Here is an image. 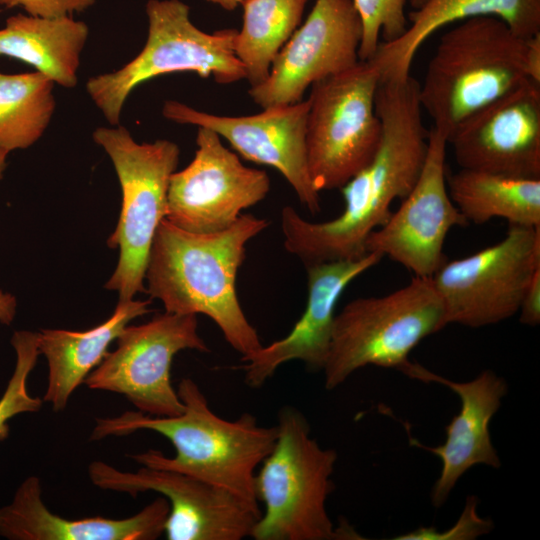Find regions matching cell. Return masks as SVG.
I'll return each instance as SVG.
<instances>
[{"mask_svg":"<svg viewBox=\"0 0 540 540\" xmlns=\"http://www.w3.org/2000/svg\"><path fill=\"white\" fill-rule=\"evenodd\" d=\"M477 499L467 498L462 515L457 523L448 531L438 532L434 528H419L407 534L396 537L399 540H428V539H475L487 534L493 528L490 520L480 518L476 512Z\"/></svg>","mask_w":540,"mask_h":540,"instance_id":"obj_29","label":"cell"},{"mask_svg":"<svg viewBox=\"0 0 540 540\" xmlns=\"http://www.w3.org/2000/svg\"><path fill=\"white\" fill-rule=\"evenodd\" d=\"M117 348L84 380L93 390L123 395L138 411L155 417L177 416L183 403L171 382L174 356L191 349L209 352L195 314L165 312L141 325H127Z\"/></svg>","mask_w":540,"mask_h":540,"instance_id":"obj_11","label":"cell"},{"mask_svg":"<svg viewBox=\"0 0 540 540\" xmlns=\"http://www.w3.org/2000/svg\"><path fill=\"white\" fill-rule=\"evenodd\" d=\"M92 138L110 157L122 191L118 224L107 240L110 248L120 249V256L105 287L117 291L119 300H131L145 292L149 253L166 218L170 177L180 149L166 139L138 143L121 125L98 127Z\"/></svg>","mask_w":540,"mask_h":540,"instance_id":"obj_8","label":"cell"},{"mask_svg":"<svg viewBox=\"0 0 540 540\" xmlns=\"http://www.w3.org/2000/svg\"><path fill=\"white\" fill-rule=\"evenodd\" d=\"M448 144L462 169L540 179V84L528 80L473 113Z\"/></svg>","mask_w":540,"mask_h":540,"instance_id":"obj_17","label":"cell"},{"mask_svg":"<svg viewBox=\"0 0 540 540\" xmlns=\"http://www.w3.org/2000/svg\"><path fill=\"white\" fill-rule=\"evenodd\" d=\"M420 84L411 75L380 81L375 97L382 125L372 160L340 188L345 206L336 218L311 222L291 206L281 210L284 247L306 266L363 257L366 240L391 216L390 206L416 184L428 151Z\"/></svg>","mask_w":540,"mask_h":540,"instance_id":"obj_1","label":"cell"},{"mask_svg":"<svg viewBox=\"0 0 540 540\" xmlns=\"http://www.w3.org/2000/svg\"><path fill=\"white\" fill-rule=\"evenodd\" d=\"M38 477L26 478L12 502L0 509V535L10 540H154L164 532L169 512L165 497L123 519H66L42 501Z\"/></svg>","mask_w":540,"mask_h":540,"instance_id":"obj_20","label":"cell"},{"mask_svg":"<svg viewBox=\"0 0 540 540\" xmlns=\"http://www.w3.org/2000/svg\"><path fill=\"white\" fill-rule=\"evenodd\" d=\"M526 40L494 16L463 20L442 35L419 100L447 141L470 115L530 80Z\"/></svg>","mask_w":540,"mask_h":540,"instance_id":"obj_4","label":"cell"},{"mask_svg":"<svg viewBox=\"0 0 540 540\" xmlns=\"http://www.w3.org/2000/svg\"><path fill=\"white\" fill-rule=\"evenodd\" d=\"M361 39L362 22L352 0H316L268 78L248 94L263 109L297 103L314 83L357 64Z\"/></svg>","mask_w":540,"mask_h":540,"instance_id":"obj_14","label":"cell"},{"mask_svg":"<svg viewBox=\"0 0 540 540\" xmlns=\"http://www.w3.org/2000/svg\"><path fill=\"white\" fill-rule=\"evenodd\" d=\"M540 268V226L509 225L505 237L461 259H448L431 277L447 324L480 328L518 313Z\"/></svg>","mask_w":540,"mask_h":540,"instance_id":"obj_10","label":"cell"},{"mask_svg":"<svg viewBox=\"0 0 540 540\" xmlns=\"http://www.w3.org/2000/svg\"><path fill=\"white\" fill-rule=\"evenodd\" d=\"M425 1L426 0H407V3H409L410 6L415 10L420 8Z\"/></svg>","mask_w":540,"mask_h":540,"instance_id":"obj_35","label":"cell"},{"mask_svg":"<svg viewBox=\"0 0 540 540\" xmlns=\"http://www.w3.org/2000/svg\"><path fill=\"white\" fill-rule=\"evenodd\" d=\"M89 35L72 16L46 18L18 13L0 28V57L31 65L64 88L78 83L80 56Z\"/></svg>","mask_w":540,"mask_h":540,"instance_id":"obj_23","label":"cell"},{"mask_svg":"<svg viewBox=\"0 0 540 540\" xmlns=\"http://www.w3.org/2000/svg\"><path fill=\"white\" fill-rule=\"evenodd\" d=\"M269 223L242 214L228 229L193 233L164 219L155 234L145 272L147 292L165 312L203 314L241 358L262 347L237 296L236 278L247 243Z\"/></svg>","mask_w":540,"mask_h":540,"instance_id":"obj_3","label":"cell"},{"mask_svg":"<svg viewBox=\"0 0 540 540\" xmlns=\"http://www.w3.org/2000/svg\"><path fill=\"white\" fill-rule=\"evenodd\" d=\"M150 300H119L113 314L103 323L86 331L41 329L38 346L48 363V382L43 401L54 411H62L88 374L108 353L129 322L149 313Z\"/></svg>","mask_w":540,"mask_h":540,"instance_id":"obj_22","label":"cell"},{"mask_svg":"<svg viewBox=\"0 0 540 540\" xmlns=\"http://www.w3.org/2000/svg\"><path fill=\"white\" fill-rule=\"evenodd\" d=\"M91 482L102 490L128 493L154 491L165 497L168 540H241L250 537L261 515L244 500L219 486L173 470L143 466L121 471L103 461L89 464Z\"/></svg>","mask_w":540,"mask_h":540,"instance_id":"obj_13","label":"cell"},{"mask_svg":"<svg viewBox=\"0 0 540 540\" xmlns=\"http://www.w3.org/2000/svg\"><path fill=\"white\" fill-rule=\"evenodd\" d=\"M446 135L429 131L428 151L419 178L398 210L366 240V252L387 256L415 276L432 277L447 260L443 246L449 231L468 224L447 188Z\"/></svg>","mask_w":540,"mask_h":540,"instance_id":"obj_15","label":"cell"},{"mask_svg":"<svg viewBox=\"0 0 540 540\" xmlns=\"http://www.w3.org/2000/svg\"><path fill=\"white\" fill-rule=\"evenodd\" d=\"M146 15L148 34L138 55L120 69L92 76L86 83L88 95L111 126L120 125L124 104L134 89L155 77L194 72L218 84L245 79L234 51L238 30L202 31L181 0H149Z\"/></svg>","mask_w":540,"mask_h":540,"instance_id":"obj_7","label":"cell"},{"mask_svg":"<svg viewBox=\"0 0 540 540\" xmlns=\"http://www.w3.org/2000/svg\"><path fill=\"white\" fill-rule=\"evenodd\" d=\"M379 82L374 63L360 60L311 86L307 160L319 192L340 189L375 155L382 135L375 107Z\"/></svg>","mask_w":540,"mask_h":540,"instance_id":"obj_9","label":"cell"},{"mask_svg":"<svg viewBox=\"0 0 540 540\" xmlns=\"http://www.w3.org/2000/svg\"><path fill=\"white\" fill-rule=\"evenodd\" d=\"M446 325L444 305L431 277L415 276L385 296L350 301L335 316L322 369L325 388L339 387L368 365L406 374L413 364L411 351Z\"/></svg>","mask_w":540,"mask_h":540,"instance_id":"obj_6","label":"cell"},{"mask_svg":"<svg viewBox=\"0 0 540 540\" xmlns=\"http://www.w3.org/2000/svg\"><path fill=\"white\" fill-rule=\"evenodd\" d=\"M212 4H216L227 11H233L236 7L242 4L245 0H206Z\"/></svg>","mask_w":540,"mask_h":540,"instance_id":"obj_34","label":"cell"},{"mask_svg":"<svg viewBox=\"0 0 540 540\" xmlns=\"http://www.w3.org/2000/svg\"><path fill=\"white\" fill-rule=\"evenodd\" d=\"M406 376L427 383H440L457 394L461 408L445 427V442L427 447L410 437V444L423 448L441 460V472L431 491V502L441 507L460 477L476 465L499 468L501 461L490 436V422L507 394L503 377L492 370L482 371L467 382H455L413 363Z\"/></svg>","mask_w":540,"mask_h":540,"instance_id":"obj_19","label":"cell"},{"mask_svg":"<svg viewBox=\"0 0 540 540\" xmlns=\"http://www.w3.org/2000/svg\"><path fill=\"white\" fill-rule=\"evenodd\" d=\"M177 393L183 403L181 414L155 417L126 411L97 418L90 439L97 441L139 430L159 433L175 448L174 457L155 449L128 457L143 466L173 470L219 486L261 511L254 487L255 474L275 444L276 426H261L250 413L235 420L218 416L191 378L179 382Z\"/></svg>","mask_w":540,"mask_h":540,"instance_id":"obj_2","label":"cell"},{"mask_svg":"<svg viewBox=\"0 0 540 540\" xmlns=\"http://www.w3.org/2000/svg\"><path fill=\"white\" fill-rule=\"evenodd\" d=\"M525 67L528 78L540 84V33L526 40Z\"/></svg>","mask_w":540,"mask_h":540,"instance_id":"obj_32","label":"cell"},{"mask_svg":"<svg viewBox=\"0 0 540 540\" xmlns=\"http://www.w3.org/2000/svg\"><path fill=\"white\" fill-rule=\"evenodd\" d=\"M16 299L12 294L0 291V322L10 324L16 313Z\"/></svg>","mask_w":540,"mask_h":540,"instance_id":"obj_33","label":"cell"},{"mask_svg":"<svg viewBox=\"0 0 540 540\" xmlns=\"http://www.w3.org/2000/svg\"><path fill=\"white\" fill-rule=\"evenodd\" d=\"M277 437L255 474V493L264 512L250 537L254 540L355 539L349 527L335 528L326 502L334 490L337 452L311 437L310 425L296 408L278 413Z\"/></svg>","mask_w":540,"mask_h":540,"instance_id":"obj_5","label":"cell"},{"mask_svg":"<svg viewBox=\"0 0 540 540\" xmlns=\"http://www.w3.org/2000/svg\"><path fill=\"white\" fill-rule=\"evenodd\" d=\"M308 112V99L235 117L199 111L176 100L165 101L162 108L166 119L209 128L227 140L244 159L278 170L301 204L316 215L321 211V199L308 168Z\"/></svg>","mask_w":540,"mask_h":540,"instance_id":"obj_16","label":"cell"},{"mask_svg":"<svg viewBox=\"0 0 540 540\" xmlns=\"http://www.w3.org/2000/svg\"><path fill=\"white\" fill-rule=\"evenodd\" d=\"M362 22V39L358 51L359 59L367 61L373 57L379 36L384 42L400 38L408 28L405 14L407 0H352Z\"/></svg>","mask_w":540,"mask_h":540,"instance_id":"obj_28","label":"cell"},{"mask_svg":"<svg viewBox=\"0 0 540 540\" xmlns=\"http://www.w3.org/2000/svg\"><path fill=\"white\" fill-rule=\"evenodd\" d=\"M193 160L170 177L166 220L193 233L231 227L242 212L269 193L263 170L245 166L213 130L198 127Z\"/></svg>","mask_w":540,"mask_h":540,"instance_id":"obj_12","label":"cell"},{"mask_svg":"<svg viewBox=\"0 0 540 540\" xmlns=\"http://www.w3.org/2000/svg\"><path fill=\"white\" fill-rule=\"evenodd\" d=\"M383 257L367 253L353 260L306 266L308 296L305 310L283 338L241 358L245 383L258 388L283 364L298 360L310 370L323 369L330 346L337 303L348 285Z\"/></svg>","mask_w":540,"mask_h":540,"instance_id":"obj_18","label":"cell"},{"mask_svg":"<svg viewBox=\"0 0 540 540\" xmlns=\"http://www.w3.org/2000/svg\"><path fill=\"white\" fill-rule=\"evenodd\" d=\"M96 0H0L7 8L20 6L28 15L55 18L71 16L93 6Z\"/></svg>","mask_w":540,"mask_h":540,"instance_id":"obj_30","label":"cell"},{"mask_svg":"<svg viewBox=\"0 0 540 540\" xmlns=\"http://www.w3.org/2000/svg\"><path fill=\"white\" fill-rule=\"evenodd\" d=\"M16 352V365L0 399V440L8 435L7 421L17 414L36 412L42 406L39 397L31 396L27 389L29 374L40 355L38 333L16 331L11 339Z\"/></svg>","mask_w":540,"mask_h":540,"instance_id":"obj_27","label":"cell"},{"mask_svg":"<svg viewBox=\"0 0 540 540\" xmlns=\"http://www.w3.org/2000/svg\"><path fill=\"white\" fill-rule=\"evenodd\" d=\"M54 86L37 71H0V154L26 149L42 137L56 108Z\"/></svg>","mask_w":540,"mask_h":540,"instance_id":"obj_26","label":"cell"},{"mask_svg":"<svg viewBox=\"0 0 540 540\" xmlns=\"http://www.w3.org/2000/svg\"><path fill=\"white\" fill-rule=\"evenodd\" d=\"M447 188L467 222L484 224L503 218L509 225L540 226V179L461 168L447 176Z\"/></svg>","mask_w":540,"mask_h":540,"instance_id":"obj_24","label":"cell"},{"mask_svg":"<svg viewBox=\"0 0 540 540\" xmlns=\"http://www.w3.org/2000/svg\"><path fill=\"white\" fill-rule=\"evenodd\" d=\"M478 16L500 18L524 38L540 33V0H426L409 14L405 33L395 41L379 43L369 60L379 70L380 80L405 79L418 50L434 32Z\"/></svg>","mask_w":540,"mask_h":540,"instance_id":"obj_21","label":"cell"},{"mask_svg":"<svg viewBox=\"0 0 540 540\" xmlns=\"http://www.w3.org/2000/svg\"><path fill=\"white\" fill-rule=\"evenodd\" d=\"M308 0H245L234 44L250 87L263 83L272 64L300 25Z\"/></svg>","mask_w":540,"mask_h":540,"instance_id":"obj_25","label":"cell"},{"mask_svg":"<svg viewBox=\"0 0 540 540\" xmlns=\"http://www.w3.org/2000/svg\"><path fill=\"white\" fill-rule=\"evenodd\" d=\"M519 321L528 326L540 323V268L532 276L519 307Z\"/></svg>","mask_w":540,"mask_h":540,"instance_id":"obj_31","label":"cell"}]
</instances>
